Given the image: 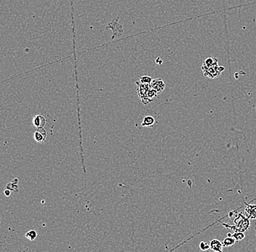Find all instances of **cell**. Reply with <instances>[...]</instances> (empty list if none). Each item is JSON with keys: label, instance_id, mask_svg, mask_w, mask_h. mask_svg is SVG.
<instances>
[{"label": "cell", "instance_id": "cell-1", "mask_svg": "<svg viewBox=\"0 0 256 252\" xmlns=\"http://www.w3.org/2000/svg\"><path fill=\"white\" fill-rule=\"evenodd\" d=\"M234 222H235L234 226H230L228 224H225L224 223L223 224L226 228H232V230H234L235 232H244L250 227L249 218H247V217H244L242 213L239 214L237 218L234 220Z\"/></svg>", "mask_w": 256, "mask_h": 252}, {"label": "cell", "instance_id": "cell-2", "mask_svg": "<svg viewBox=\"0 0 256 252\" xmlns=\"http://www.w3.org/2000/svg\"><path fill=\"white\" fill-rule=\"evenodd\" d=\"M224 69V67H219L218 64H215V65L209 67H205L202 65V70L205 75L211 79H215L218 77L220 75V72H222L223 70Z\"/></svg>", "mask_w": 256, "mask_h": 252}, {"label": "cell", "instance_id": "cell-3", "mask_svg": "<svg viewBox=\"0 0 256 252\" xmlns=\"http://www.w3.org/2000/svg\"><path fill=\"white\" fill-rule=\"evenodd\" d=\"M151 88L154 89V90H156L157 93H161L163 92V90H164V87H165V84L163 81L162 79H156L152 80V81L150 84Z\"/></svg>", "mask_w": 256, "mask_h": 252}, {"label": "cell", "instance_id": "cell-4", "mask_svg": "<svg viewBox=\"0 0 256 252\" xmlns=\"http://www.w3.org/2000/svg\"><path fill=\"white\" fill-rule=\"evenodd\" d=\"M47 131L44 127L38 128L37 130L34 133V139L37 143H43L47 138Z\"/></svg>", "mask_w": 256, "mask_h": 252}, {"label": "cell", "instance_id": "cell-5", "mask_svg": "<svg viewBox=\"0 0 256 252\" xmlns=\"http://www.w3.org/2000/svg\"><path fill=\"white\" fill-rule=\"evenodd\" d=\"M244 212L247 218L253 220L256 219V205L247 204L244 209Z\"/></svg>", "mask_w": 256, "mask_h": 252}, {"label": "cell", "instance_id": "cell-6", "mask_svg": "<svg viewBox=\"0 0 256 252\" xmlns=\"http://www.w3.org/2000/svg\"><path fill=\"white\" fill-rule=\"evenodd\" d=\"M223 244L218 239H213L209 243V249L213 251L222 252L223 251Z\"/></svg>", "mask_w": 256, "mask_h": 252}, {"label": "cell", "instance_id": "cell-7", "mask_svg": "<svg viewBox=\"0 0 256 252\" xmlns=\"http://www.w3.org/2000/svg\"><path fill=\"white\" fill-rule=\"evenodd\" d=\"M33 124L36 127H44L46 124V119L44 116L41 115L35 116L33 119Z\"/></svg>", "mask_w": 256, "mask_h": 252}, {"label": "cell", "instance_id": "cell-8", "mask_svg": "<svg viewBox=\"0 0 256 252\" xmlns=\"http://www.w3.org/2000/svg\"><path fill=\"white\" fill-rule=\"evenodd\" d=\"M154 122L155 119H154V117H152L151 116H146L143 118L141 125L143 127H151V126L154 125Z\"/></svg>", "mask_w": 256, "mask_h": 252}, {"label": "cell", "instance_id": "cell-9", "mask_svg": "<svg viewBox=\"0 0 256 252\" xmlns=\"http://www.w3.org/2000/svg\"><path fill=\"white\" fill-rule=\"evenodd\" d=\"M236 240L234 239V238L232 237V236H228V237L225 238L224 241L222 242L223 246L224 247H229L232 246L234 245L235 243Z\"/></svg>", "mask_w": 256, "mask_h": 252}, {"label": "cell", "instance_id": "cell-10", "mask_svg": "<svg viewBox=\"0 0 256 252\" xmlns=\"http://www.w3.org/2000/svg\"><path fill=\"white\" fill-rule=\"evenodd\" d=\"M215 64H218V60L215 57H209L205 61V63L203 64V66L209 67L212 66L213 65H215Z\"/></svg>", "mask_w": 256, "mask_h": 252}, {"label": "cell", "instance_id": "cell-11", "mask_svg": "<svg viewBox=\"0 0 256 252\" xmlns=\"http://www.w3.org/2000/svg\"><path fill=\"white\" fill-rule=\"evenodd\" d=\"M25 236H26V238H28V240H30V241H32L36 239V238L37 237V232H36V230H29L28 232H26Z\"/></svg>", "mask_w": 256, "mask_h": 252}, {"label": "cell", "instance_id": "cell-12", "mask_svg": "<svg viewBox=\"0 0 256 252\" xmlns=\"http://www.w3.org/2000/svg\"><path fill=\"white\" fill-rule=\"evenodd\" d=\"M232 237L236 240V241H240L245 238V235L243 232H236L234 234H232Z\"/></svg>", "mask_w": 256, "mask_h": 252}, {"label": "cell", "instance_id": "cell-13", "mask_svg": "<svg viewBox=\"0 0 256 252\" xmlns=\"http://www.w3.org/2000/svg\"><path fill=\"white\" fill-rule=\"evenodd\" d=\"M152 80L153 79L151 76H141V79H140V82L143 83V84H151Z\"/></svg>", "mask_w": 256, "mask_h": 252}, {"label": "cell", "instance_id": "cell-14", "mask_svg": "<svg viewBox=\"0 0 256 252\" xmlns=\"http://www.w3.org/2000/svg\"><path fill=\"white\" fill-rule=\"evenodd\" d=\"M199 248L201 251H207V250L209 249V245L206 242L201 241L200 243H199Z\"/></svg>", "mask_w": 256, "mask_h": 252}, {"label": "cell", "instance_id": "cell-15", "mask_svg": "<svg viewBox=\"0 0 256 252\" xmlns=\"http://www.w3.org/2000/svg\"><path fill=\"white\" fill-rule=\"evenodd\" d=\"M5 195H7V196H9V191H5Z\"/></svg>", "mask_w": 256, "mask_h": 252}, {"label": "cell", "instance_id": "cell-16", "mask_svg": "<svg viewBox=\"0 0 256 252\" xmlns=\"http://www.w3.org/2000/svg\"><path fill=\"white\" fill-rule=\"evenodd\" d=\"M255 109H256V108H255Z\"/></svg>", "mask_w": 256, "mask_h": 252}]
</instances>
